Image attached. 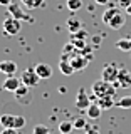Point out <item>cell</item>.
<instances>
[{"mask_svg": "<svg viewBox=\"0 0 131 134\" xmlns=\"http://www.w3.org/2000/svg\"><path fill=\"white\" fill-rule=\"evenodd\" d=\"M92 94L96 96V99H101V97H113L114 96V86L111 82H106V81H96L92 84Z\"/></svg>", "mask_w": 131, "mask_h": 134, "instance_id": "obj_1", "label": "cell"}, {"mask_svg": "<svg viewBox=\"0 0 131 134\" xmlns=\"http://www.w3.org/2000/svg\"><path fill=\"white\" fill-rule=\"evenodd\" d=\"M7 10H8V14H10V17H15V19H19V20H25V22H34V19L22 8V3L17 2V0L12 2L10 5L7 7Z\"/></svg>", "mask_w": 131, "mask_h": 134, "instance_id": "obj_2", "label": "cell"}, {"mask_svg": "<svg viewBox=\"0 0 131 134\" xmlns=\"http://www.w3.org/2000/svg\"><path fill=\"white\" fill-rule=\"evenodd\" d=\"M22 20L15 19V17H7L5 20H3V32L7 34V35H17V34L20 32V29H22Z\"/></svg>", "mask_w": 131, "mask_h": 134, "instance_id": "obj_3", "label": "cell"}, {"mask_svg": "<svg viewBox=\"0 0 131 134\" xmlns=\"http://www.w3.org/2000/svg\"><path fill=\"white\" fill-rule=\"evenodd\" d=\"M69 62H71V65L74 67V70L77 72V70L86 69L87 64H89V59H87L86 55H82L79 50H76V52H72V55L69 57Z\"/></svg>", "mask_w": 131, "mask_h": 134, "instance_id": "obj_4", "label": "cell"}, {"mask_svg": "<svg viewBox=\"0 0 131 134\" xmlns=\"http://www.w3.org/2000/svg\"><path fill=\"white\" fill-rule=\"evenodd\" d=\"M118 75H119V69H118L116 64H106L103 69V74H101V79L106 82L114 84L118 81Z\"/></svg>", "mask_w": 131, "mask_h": 134, "instance_id": "obj_5", "label": "cell"}, {"mask_svg": "<svg viewBox=\"0 0 131 134\" xmlns=\"http://www.w3.org/2000/svg\"><path fill=\"white\" fill-rule=\"evenodd\" d=\"M20 79H22V84H25L29 87H35L42 81L39 77V74L35 72V69H25L22 72V75H20Z\"/></svg>", "mask_w": 131, "mask_h": 134, "instance_id": "obj_6", "label": "cell"}, {"mask_svg": "<svg viewBox=\"0 0 131 134\" xmlns=\"http://www.w3.org/2000/svg\"><path fill=\"white\" fill-rule=\"evenodd\" d=\"M14 97L19 100L20 104H29L32 100V94H30V87L22 84V86L19 87L15 92H14Z\"/></svg>", "mask_w": 131, "mask_h": 134, "instance_id": "obj_7", "label": "cell"}, {"mask_svg": "<svg viewBox=\"0 0 131 134\" xmlns=\"http://www.w3.org/2000/svg\"><path fill=\"white\" fill-rule=\"evenodd\" d=\"M22 86V79L20 77H15V75H8V77L3 81V86H2V89H5V91H8V92H14L19 89V87Z\"/></svg>", "mask_w": 131, "mask_h": 134, "instance_id": "obj_8", "label": "cell"}, {"mask_svg": "<svg viewBox=\"0 0 131 134\" xmlns=\"http://www.w3.org/2000/svg\"><path fill=\"white\" fill-rule=\"evenodd\" d=\"M91 106V102H89V97H87V94H86V91L82 89H79L77 91V97H76V107L79 109V111H84V109H87Z\"/></svg>", "mask_w": 131, "mask_h": 134, "instance_id": "obj_9", "label": "cell"}, {"mask_svg": "<svg viewBox=\"0 0 131 134\" xmlns=\"http://www.w3.org/2000/svg\"><path fill=\"white\" fill-rule=\"evenodd\" d=\"M114 84L119 86V87H123V89L131 87V74L126 69H119V75H118V81Z\"/></svg>", "mask_w": 131, "mask_h": 134, "instance_id": "obj_10", "label": "cell"}, {"mask_svg": "<svg viewBox=\"0 0 131 134\" xmlns=\"http://www.w3.org/2000/svg\"><path fill=\"white\" fill-rule=\"evenodd\" d=\"M35 72L39 74V77L40 79H50L52 77V67H50L49 64H44V62H39L35 67Z\"/></svg>", "mask_w": 131, "mask_h": 134, "instance_id": "obj_11", "label": "cell"}, {"mask_svg": "<svg viewBox=\"0 0 131 134\" xmlns=\"http://www.w3.org/2000/svg\"><path fill=\"white\" fill-rule=\"evenodd\" d=\"M124 22H126V17H124V14L118 12V14L114 15V19H113L111 22L108 24V27H109V29H113V30H119L121 27H124Z\"/></svg>", "mask_w": 131, "mask_h": 134, "instance_id": "obj_12", "label": "cell"}, {"mask_svg": "<svg viewBox=\"0 0 131 134\" xmlns=\"http://www.w3.org/2000/svg\"><path fill=\"white\" fill-rule=\"evenodd\" d=\"M0 72H3L5 75H14L17 72V64L12 60H2L0 62Z\"/></svg>", "mask_w": 131, "mask_h": 134, "instance_id": "obj_13", "label": "cell"}, {"mask_svg": "<svg viewBox=\"0 0 131 134\" xmlns=\"http://www.w3.org/2000/svg\"><path fill=\"white\" fill-rule=\"evenodd\" d=\"M66 25H67V30H69L71 34H76V32H79L82 29V22L77 19V17H71V19H67Z\"/></svg>", "mask_w": 131, "mask_h": 134, "instance_id": "obj_14", "label": "cell"}, {"mask_svg": "<svg viewBox=\"0 0 131 134\" xmlns=\"http://www.w3.org/2000/svg\"><path fill=\"white\" fill-rule=\"evenodd\" d=\"M101 111H103V109L99 107V104H98V102H96V104H91V106L86 109V116H87V119H92V121L99 119Z\"/></svg>", "mask_w": 131, "mask_h": 134, "instance_id": "obj_15", "label": "cell"}, {"mask_svg": "<svg viewBox=\"0 0 131 134\" xmlns=\"http://www.w3.org/2000/svg\"><path fill=\"white\" fill-rule=\"evenodd\" d=\"M59 70H61L64 75H72V74L76 72L74 67L71 65V62L66 60V59H61V62H59Z\"/></svg>", "mask_w": 131, "mask_h": 134, "instance_id": "obj_16", "label": "cell"}, {"mask_svg": "<svg viewBox=\"0 0 131 134\" xmlns=\"http://www.w3.org/2000/svg\"><path fill=\"white\" fill-rule=\"evenodd\" d=\"M14 124H15V116H12V114H2L0 116V126L3 129L14 127Z\"/></svg>", "mask_w": 131, "mask_h": 134, "instance_id": "obj_17", "label": "cell"}, {"mask_svg": "<svg viewBox=\"0 0 131 134\" xmlns=\"http://www.w3.org/2000/svg\"><path fill=\"white\" fill-rule=\"evenodd\" d=\"M44 2H45V0H20V3H22L25 8H29V10H34V8L42 7Z\"/></svg>", "mask_w": 131, "mask_h": 134, "instance_id": "obj_18", "label": "cell"}, {"mask_svg": "<svg viewBox=\"0 0 131 134\" xmlns=\"http://www.w3.org/2000/svg\"><path fill=\"white\" fill-rule=\"evenodd\" d=\"M72 129H74L72 121H61V124H59V132L61 134H71Z\"/></svg>", "mask_w": 131, "mask_h": 134, "instance_id": "obj_19", "label": "cell"}, {"mask_svg": "<svg viewBox=\"0 0 131 134\" xmlns=\"http://www.w3.org/2000/svg\"><path fill=\"white\" fill-rule=\"evenodd\" d=\"M118 12H119V10H118L116 7H111V8H108V10H104V14H103V22L108 25L113 19H114V15L118 14Z\"/></svg>", "mask_w": 131, "mask_h": 134, "instance_id": "obj_20", "label": "cell"}, {"mask_svg": "<svg viewBox=\"0 0 131 134\" xmlns=\"http://www.w3.org/2000/svg\"><path fill=\"white\" fill-rule=\"evenodd\" d=\"M116 47L119 50H131V37H124V39L116 40Z\"/></svg>", "mask_w": 131, "mask_h": 134, "instance_id": "obj_21", "label": "cell"}, {"mask_svg": "<svg viewBox=\"0 0 131 134\" xmlns=\"http://www.w3.org/2000/svg\"><path fill=\"white\" fill-rule=\"evenodd\" d=\"M98 104L101 109H111L114 106V100H113V97H101L98 99Z\"/></svg>", "mask_w": 131, "mask_h": 134, "instance_id": "obj_22", "label": "cell"}, {"mask_svg": "<svg viewBox=\"0 0 131 134\" xmlns=\"http://www.w3.org/2000/svg\"><path fill=\"white\" fill-rule=\"evenodd\" d=\"M66 5L71 12H77V10H81V7H82V0H67Z\"/></svg>", "mask_w": 131, "mask_h": 134, "instance_id": "obj_23", "label": "cell"}, {"mask_svg": "<svg viewBox=\"0 0 131 134\" xmlns=\"http://www.w3.org/2000/svg\"><path fill=\"white\" fill-rule=\"evenodd\" d=\"M69 42H71V44H72L74 47L79 50V52H81L82 49H86V47H87V42H86V39H74V37H71V40H69Z\"/></svg>", "mask_w": 131, "mask_h": 134, "instance_id": "obj_24", "label": "cell"}, {"mask_svg": "<svg viewBox=\"0 0 131 134\" xmlns=\"http://www.w3.org/2000/svg\"><path fill=\"white\" fill-rule=\"evenodd\" d=\"M116 107H119V109H131V96H126V97L119 99L116 102Z\"/></svg>", "mask_w": 131, "mask_h": 134, "instance_id": "obj_25", "label": "cell"}, {"mask_svg": "<svg viewBox=\"0 0 131 134\" xmlns=\"http://www.w3.org/2000/svg\"><path fill=\"white\" fill-rule=\"evenodd\" d=\"M34 134H50V129L44 124H37L34 127Z\"/></svg>", "mask_w": 131, "mask_h": 134, "instance_id": "obj_26", "label": "cell"}, {"mask_svg": "<svg viewBox=\"0 0 131 134\" xmlns=\"http://www.w3.org/2000/svg\"><path fill=\"white\" fill-rule=\"evenodd\" d=\"M86 126H87V121L84 119V117L74 119V129H86Z\"/></svg>", "mask_w": 131, "mask_h": 134, "instance_id": "obj_27", "label": "cell"}, {"mask_svg": "<svg viewBox=\"0 0 131 134\" xmlns=\"http://www.w3.org/2000/svg\"><path fill=\"white\" fill-rule=\"evenodd\" d=\"M25 126V117L24 116H15V124H14V127L15 129H22Z\"/></svg>", "mask_w": 131, "mask_h": 134, "instance_id": "obj_28", "label": "cell"}, {"mask_svg": "<svg viewBox=\"0 0 131 134\" xmlns=\"http://www.w3.org/2000/svg\"><path fill=\"white\" fill-rule=\"evenodd\" d=\"M71 37H74V39H87V37H89V34H87V30H84V29H81L79 32H76V34H71Z\"/></svg>", "mask_w": 131, "mask_h": 134, "instance_id": "obj_29", "label": "cell"}, {"mask_svg": "<svg viewBox=\"0 0 131 134\" xmlns=\"http://www.w3.org/2000/svg\"><path fill=\"white\" fill-rule=\"evenodd\" d=\"M17 131H19V129H15V127H7V129H2L0 134H19Z\"/></svg>", "mask_w": 131, "mask_h": 134, "instance_id": "obj_30", "label": "cell"}, {"mask_svg": "<svg viewBox=\"0 0 131 134\" xmlns=\"http://www.w3.org/2000/svg\"><path fill=\"white\" fill-rule=\"evenodd\" d=\"M118 5H119V7H123L124 10H126V8H128V7L131 5V0H118Z\"/></svg>", "mask_w": 131, "mask_h": 134, "instance_id": "obj_31", "label": "cell"}, {"mask_svg": "<svg viewBox=\"0 0 131 134\" xmlns=\"http://www.w3.org/2000/svg\"><path fill=\"white\" fill-rule=\"evenodd\" d=\"M86 131H87V134H101L98 127H91V126H86Z\"/></svg>", "mask_w": 131, "mask_h": 134, "instance_id": "obj_32", "label": "cell"}, {"mask_svg": "<svg viewBox=\"0 0 131 134\" xmlns=\"http://www.w3.org/2000/svg\"><path fill=\"white\" fill-rule=\"evenodd\" d=\"M12 2H15V0H0V5H3V7H8Z\"/></svg>", "mask_w": 131, "mask_h": 134, "instance_id": "obj_33", "label": "cell"}, {"mask_svg": "<svg viewBox=\"0 0 131 134\" xmlns=\"http://www.w3.org/2000/svg\"><path fill=\"white\" fill-rule=\"evenodd\" d=\"M94 3L96 5H108L109 0H94Z\"/></svg>", "mask_w": 131, "mask_h": 134, "instance_id": "obj_34", "label": "cell"}, {"mask_svg": "<svg viewBox=\"0 0 131 134\" xmlns=\"http://www.w3.org/2000/svg\"><path fill=\"white\" fill-rule=\"evenodd\" d=\"M59 92H61V94H66V92H67V89H66L64 86H61V87H59Z\"/></svg>", "mask_w": 131, "mask_h": 134, "instance_id": "obj_35", "label": "cell"}]
</instances>
